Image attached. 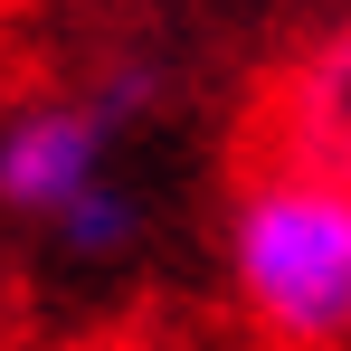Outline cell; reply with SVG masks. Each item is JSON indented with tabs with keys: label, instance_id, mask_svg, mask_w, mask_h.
<instances>
[{
	"label": "cell",
	"instance_id": "3",
	"mask_svg": "<svg viewBox=\"0 0 351 351\" xmlns=\"http://www.w3.org/2000/svg\"><path fill=\"white\" fill-rule=\"evenodd\" d=\"M256 152L304 162V171H323V180H351V10L323 38H304V58L276 76L266 143H256Z\"/></svg>",
	"mask_w": 351,
	"mask_h": 351
},
{
	"label": "cell",
	"instance_id": "5",
	"mask_svg": "<svg viewBox=\"0 0 351 351\" xmlns=\"http://www.w3.org/2000/svg\"><path fill=\"white\" fill-rule=\"evenodd\" d=\"M86 105L114 123V133H133V123L162 105V66H152V58H114L105 76H95V95H86Z\"/></svg>",
	"mask_w": 351,
	"mask_h": 351
},
{
	"label": "cell",
	"instance_id": "4",
	"mask_svg": "<svg viewBox=\"0 0 351 351\" xmlns=\"http://www.w3.org/2000/svg\"><path fill=\"white\" fill-rule=\"evenodd\" d=\"M48 237H58L66 256H86V266H105V256H123V247L143 237V199H133L123 180H95V190H86V199H76V209H66V219H58Z\"/></svg>",
	"mask_w": 351,
	"mask_h": 351
},
{
	"label": "cell",
	"instance_id": "2",
	"mask_svg": "<svg viewBox=\"0 0 351 351\" xmlns=\"http://www.w3.org/2000/svg\"><path fill=\"white\" fill-rule=\"evenodd\" d=\"M105 152H114V123L95 114L86 95L10 105V114H0V209L58 228L95 180H114V171H105Z\"/></svg>",
	"mask_w": 351,
	"mask_h": 351
},
{
	"label": "cell",
	"instance_id": "1",
	"mask_svg": "<svg viewBox=\"0 0 351 351\" xmlns=\"http://www.w3.org/2000/svg\"><path fill=\"white\" fill-rule=\"evenodd\" d=\"M228 285L285 351L351 342V180L256 152L228 190Z\"/></svg>",
	"mask_w": 351,
	"mask_h": 351
}]
</instances>
